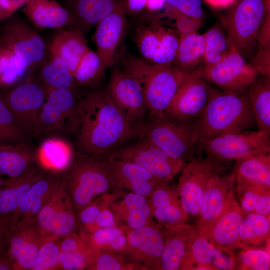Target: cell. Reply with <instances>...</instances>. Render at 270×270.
<instances>
[{
    "label": "cell",
    "mask_w": 270,
    "mask_h": 270,
    "mask_svg": "<svg viewBox=\"0 0 270 270\" xmlns=\"http://www.w3.org/2000/svg\"><path fill=\"white\" fill-rule=\"evenodd\" d=\"M142 124L124 113L106 90H96L77 102L70 134L82 154L102 156L139 138Z\"/></svg>",
    "instance_id": "obj_1"
},
{
    "label": "cell",
    "mask_w": 270,
    "mask_h": 270,
    "mask_svg": "<svg viewBox=\"0 0 270 270\" xmlns=\"http://www.w3.org/2000/svg\"><path fill=\"white\" fill-rule=\"evenodd\" d=\"M256 126L248 90L234 94L210 87L205 108L194 122L198 142L222 134L249 130Z\"/></svg>",
    "instance_id": "obj_2"
},
{
    "label": "cell",
    "mask_w": 270,
    "mask_h": 270,
    "mask_svg": "<svg viewBox=\"0 0 270 270\" xmlns=\"http://www.w3.org/2000/svg\"><path fill=\"white\" fill-rule=\"evenodd\" d=\"M124 70L142 87L149 116H162L172 100L186 72L172 64H156L136 57L124 62Z\"/></svg>",
    "instance_id": "obj_3"
},
{
    "label": "cell",
    "mask_w": 270,
    "mask_h": 270,
    "mask_svg": "<svg viewBox=\"0 0 270 270\" xmlns=\"http://www.w3.org/2000/svg\"><path fill=\"white\" fill-rule=\"evenodd\" d=\"M63 176L76 213L112 191L104 155L82 154L63 172Z\"/></svg>",
    "instance_id": "obj_4"
},
{
    "label": "cell",
    "mask_w": 270,
    "mask_h": 270,
    "mask_svg": "<svg viewBox=\"0 0 270 270\" xmlns=\"http://www.w3.org/2000/svg\"><path fill=\"white\" fill-rule=\"evenodd\" d=\"M194 122H180L164 116H149L141 124L139 138L148 140L174 158L190 162L194 158L198 143Z\"/></svg>",
    "instance_id": "obj_5"
},
{
    "label": "cell",
    "mask_w": 270,
    "mask_h": 270,
    "mask_svg": "<svg viewBox=\"0 0 270 270\" xmlns=\"http://www.w3.org/2000/svg\"><path fill=\"white\" fill-rule=\"evenodd\" d=\"M270 0H237L222 17L229 46H234L243 56H248L257 36Z\"/></svg>",
    "instance_id": "obj_6"
},
{
    "label": "cell",
    "mask_w": 270,
    "mask_h": 270,
    "mask_svg": "<svg viewBox=\"0 0 270 270\" xmlns=\"http://www.w3.org/2000/svg\"><path fill=\"white\" fill-rule=\"evenodd\" d=\"M139 138L104 156L108 160L130 162L142 166L158 183L169 182L186 165L183 161L169 156L148 140Z\"/></svg>",
    "instance_id": "obj_7"
},
{
    "label": "cell",
    "mask_w": 270,
    "mask_h": 270,
    "mask_svg": "<svg viewBox=\"0 0 270 270\" xmlns=\"http://www.w3.org/2000/svg\"><path fill=\"white\" fill-rule=\"evenodd\" d=\"M198 143L206 156L224 162L270 153V136L258 130L222 134Z\"/></svg>",
    "instance_id": "obj_8"
},
{
    "label": "cell",
    "mask_w": 270,
    "mask_h": 270,
    "mask_svg": "<svg viewBox=\"0 0 270 270\" xmlns=\"http://www.w3.org/2000/svg\"><path fill=\"white\" fill-rule=\"evenodd\" d=\"M224 162L212 157L194 158L182 169L178 190L182 208L188 216H198L210 178L226 169Z\"/></svg>",
    "instance_id": "obj_9"
},
{
    "label": "cell",
    "mask_w": 270,
    "mask_h": 270,
    "mask_svg": "<svg viewBox=\"0 0 270 270\" xmlns=\"http://www.w3.org/2000/svg\"><path fill=\"white\" fill-rule=\"evenodd\" d=\"M204 80L214 84L224 92L238 94L248 90L258 76V72L246 62L232 46L220 62L201 68Z\"/></svg>",
    "instance_id": "obj_10"
},
{
    "label": "cell",
    "mask_w": 270,
    "mask_h": 270,
    "mask_svg": "<svg viewBox=\"0 0 270 270\" xmlns=\"http://www.w3.org/2000/svg\"><path fill=\"white\" fill-rule=\"evenodd\" d=\"M36 220L42 242L76 232V212L64 180L44 203Z\"/></svg>",
    "instance_id": "obj_11"
},
{
    "label": "cell",
    "mask_w": 270,
    "mask_h": 270,
    "mask_svg": "<svg viewBox=\"0 0 270 270\" xmlns=\"http://www.w3.org/2000/svg\"><path fill=\"white\" fill-rule=\"evenodd\" d=\"M76 104L72 90L47 88L33 136L70 134Z\"/></svg>",
    "instance_id": "obj_12"
},
{
    "label": "cell",
    "mask_w": 270,
    "mask_h": 270,
    "mask_svg": "<svg viewBox=\"0 0 270 270\" xmlns=\"http://www.w3.org/2000/svg\"><path fill=\"white\" fill-rule=\"evenodd\" d=\"M208 93L209 86L202 75L201 68L186 72L164 116L180 122L195 121L205 108Z\"/></svg>",
    "instance_id": "obj_13"
},
{
    "label": "cell",
    "mask_w": 270,
    "mask_h": 270,
    "mask_svg": "<svg viewBox=\"0 0 270 270\" xmlns=\"http://www.w3.org/2000/svg\"><path fill=\"white\" fill-rule=\"evenodd\" d=\"M0 97L26 134L33 136L46 100V90L36 83L26 81L7 88Z\"/></svg>",
    "instance_id": "obj_14"
},
{
    "label": "cell",
    "mask_w": 270,
    "mask_h": 270,
    "mask_svg": "<svg viewBox=\"0 0 270 270\" xmlns=\"http://www.w3.org/2000/svg\"><path fill=\"white\" fill-rule=\"evenodd\" d=\"M0 44L22 60L28 72L40 66L44 60L43 40L32 28L20 20H10L2 26Z\"/></svg>",
    "instance_id": "obj_15"
},
{
    "label": "cell",
    "mask_w": 270,
    "mask_h": 270,
    "mask_svg": "<svg viewBox=\"0 0 270 270\" xmlns=\"http://www.w3.org/2000/svg\"><path fill=\"white\" fill-rule=\"evenodd\" d=\"M126 30V12L124 4L120 2L116 8L97 24L92 38L104 74L122 54Z\"/></svg>",
    "instance_id": "obj_16"
},
{
    "label": "cell",
    "mask_w": 270,
    "mask_h": 270,
    "mask_svg": "<svg viewBox=\"0 0 270 270\" xmlns=\"http://www.w3.org/2000/svg\"><path fill=\"white\" fill-rule=\"evenodd\" d=\"M126 233V252L143 270H158L164 249V228L155 222L136 228L121 224Z\"/></svg>",
    "instance_id": "obj_17"
},
{
    "label": "cell",
    "mask_w": 270,
    "mask_h": 270,
    "mask_svg": "<svg viewBox=\"0 0 270 270\" xmlns=\"http://www.w3.org/2000/svg\"><path fill=\"white\" fill-rule=\"evenodd\" d=\"M107 92L114 104L127 116L138 123L148 109L138 80L124 68H114L109 79Z\"/></svg>",
    "instance_id": "obj_18"
},
{
    "label": "cell",
    "mask_w": 270,
    "mask_h": 270,
    "mask_svg": "<svg viewBox=\"0 0 270 270\" xmlns=\"http://www.w3.org/2000/svg\"><path fill=\"white\" fill-rule=\"evenodd\" d=\"M246 213L234 192L202 233L218 249L231 251L237 248L240 227Z\"/></svg>",
    "instance_id": "obj_19"
},
{
    "label": "cell",
    "mask_w": 270,
    "mask_h": 270,
    "mask_svg": "<svg viewBox=\"0 0 270 270\" xmlns=\"http://www.w3.org/2000/svg\"><path fill=\"white\" fill-rule=\"evenodd\" d=\"M63 180V172L46 170L31 186L16 208L11 212L14 230L35 220L44 203Z\"/></svg>",
    "instance_id": "obj_20"
},
{
    "label": "cell",
    "mask_w": 270,
    "mask_h": 270,
    "mask_svg": "<svg viewBox=\"0 0 270 270\" xmlns=\"http://www.w3.org/2000/svg\"><path fill=\"white\" fill-rule=\"evenodd\" d=\"M106 160L113 191L126 190L148 198L158 184L149 172L138 164Z\"/></svg>",
    "instance_id": "obj_21"
},
{
    "label": "cell",
    "mask_w": 270,
    "mask_h": 270,
    "mask_svg": "<svg viewBox=\"0 0 270 270\" xmlns=\"http://www.w3.org/2000/svg\"><path fill=\"white\" fill-rule=\"evenodd\" d=\"M148 202L152 218L164 229L185 224L188 218L182 208L178 187L168 182L158 184Z\"/></svg>",
    "instance_id": "obj_22"
},
{
    "label": "cell",
    "mask_w": 270,
    "mask_h": 270,
    "mask_svg": "<svg viewBox=\"0 0 270 270\" xmlns=\"http://www.w3.org/2000/svg\"><path fill=\"white\" fill-rule=\"evenodd\" d=\"M42 242V236L36 219L15 228L8 251L13 270H31Z\"/></svg>",
    "instance_id": "obj_23"
},
{
    "label": "cell",
    "mask_w": 270,
    "mask_h": 270,
    "mask_svg": "<svg viewBox=\"0 0 270 270\" xmlns=\"http://www.w3.org/2000/svg\"><path fill=\"white\" fill-rule=\"evenodd\" d=\"M194 226L185 224L164 229V246L158 270H190L196 266L190 254L189 240Z\"/></svg>",
    "instance_id": "obj_24"
},
{
    "label": "cell",
    "mask_w": 270,
    "mask_h": 270,
    "mask_svg": "<svg viewBox=\"0 0 270 270\" xmlns=\"http://www.w3.org/2000/svg\"><path fill=\"white\" fill-rule=\"evenodd\" d=\"M234 170L228 174L217 172L209 179L194 228L202 232L234 192Z\"/></svg>",
    "instance_id": "obj_25"
},
{
    "label": "cell",
    "mask_w": 270,
    "mask_h": 270,
    "mask_svg": "<svg viewBox=\"0 0 270 270\" xmlns=\"http://www.w3.org/2000/svg\"><path fill=\"white\" fill-rule=\"evenodd\" d=\"M122 191L110 194V204L118 224L130 228L148 226L154 222L148 198L136 193Z\"/></svg>",
    "instance_id": "obj_26"
},
{
    "label": "cell",
    "mask_w": 270,
    "mask_h": 270,
    "mask_svg": "<svg viewBox=\"0 0 270 270\" xmlns=\"http://www.w3.org/2000/svg\"><path fill=\"white\" fill-rule=\"evenodd\" d=\"M24 6V14L38 28H78L70 12L56 0H28Z\"/></svg>",
    "instance_id": "obj_27"
},
{
    "label": "cell",
    "mask_w": 270,
    "mask_h": 270,
    "mask_svg": "<svg viewBox=\"0 0 270 270\" xmlns=\"http://www.w3.org/2000/svg\"><path fill=\"white\" fill-rule=\"evenodd\" d=\"M189 250L191 258L196 265H204L212 270H232L236 258L232 250L222 251L206 238L204 234L194 226L189 240Z\"/></svg>",
    "instance_id": "obj_28"
},
{
    "label": "cell",
    "mask_w": 270,
    "mask_h": 270,
    "mask_svg": "<svg viewBox=\"0 0 270 270\" xmlns=\"http://www.w3.org/2000/svg\"><path fill=\"white\" fill-rule=\"evenodd\" d=\"M89 50L83 32L74 28L60 31L49 46L50 54L62 58L73 76L81 58Z\"/></svg>",
    "instance_id": "obj_29"
},
{
    "label": "cell",
    "mask_w": 270,
    "mask_h": 270,
    "mask_svg": "<svg viewBox=\"0 0 270 270\" xmlns=\"http://www.w3.org/2000/svg\"><path fill=\"white\" fill-rule=\"evenodd\" d=\"M36 150L28 141L0 145V176L18 177L36 165Z\"/></svg>",
    "instance_id": "obj_30"
},
{
    "label": "cell",
    "mask_w": 270,
    "mask_h": 270,
    "mask_svg": "<svg viewBox=\"0 0 270 270\" xmlns=\"http://www.w3.org/2000/svg\"><path fill=\"white\" fill-rule=\"evenodd\" d=\"M46 171L37 164L18 177L6 180L0 190V215L12 212L33 184Z\"/></svg>",
    "instance_id": "obj_31"
},
{
    "label": "cell",
    "mask_w": 270,
    "mask_h": 270,
    "mask_svg": "<svg viewBox=\"0 0 270 270\" xmlns=\"http://www.w3.org/2000/svg\"><path fill=\"white\" fill-rule=\"evenodd\" d=\"M110 194L100 196L76 213L77 233L91 232L98 229L118 226L110 206Z\"/></svg>",
    "instance_id": "obj_32"
},
{
    "label": "cell",
    "mask_w": 270,
    "mask_h": 270,
    "mask_svg": "<svg viewBox=\"0 0 270 270\" xmlns=\"http://www.w3.org/2000/svg\"><path fill=\"white\" fill-rule=\"evenodd\" d=\"M36 159L38 165L46 170L64 172L72 162V148L62 138L50 137L36 150Z\"/></svg>",
    "instance_id": "obj_33"
},
{
    "label": "cell",
    "mask_w": 270,
    "mask_h": 270,
    "mask_svg": "<svg viewBox=\"0 0 270 270\" xmlns=\"http://www.w3.org/2000/svg\"><path fill=\"white\" fill-rule=\"evenodd\" d=\"M119 2L118 0H70L68 11L83 32L112 12Z\"/></svg>",
    "instance_id": "obj_34"
},
{
    "label": "cell",
    "mask_w": 270,
    "mask_h": 270,
    "mask_svg": "<svg viewBox=\"0 0 270 270\" xmlns=\"http://www.w3.org/2000/svg\"><path fill=\"white\" fill-rule=\"evenodd\" d=\"M236 181L270 188V153L236 160Z\"/></svg>",
    "instance_id": "obj_35"
},
{
    "label": "cell",
    "mask_w": 270,
    "mask_h": 270,
    "mask_svg": "<svg viewBox=\"0 0 270 270\" xmlns=\"http://www.w3.org/2000/svg\"><path fill=\"white\" fill-rule=\"evenodd\" d=\"M248 90L258 130L270 136V77L258 76Z\"/></svg>",
    "instance_id": "obj_36"
},
{
    "label": "cell",
    "mask_w": 270,
    "mask_h": 270,
    "mask_svg": "<svg viewBox=\"0 0 270 270\" xmlns=\"http://www.w3.org/2000/svg\"><path fill=\"white\" fill-rule=\"evenodd\" d=\"M90 250L82 242L76 232L60 239L59 269L86 270Z\"/></svg>",
    "instance_id": "obj_37"
},
{
    "label": "cell",
    "mask_w": 270,
    "mask_h": 270,
    "mask_svg": "<svg viewBox=\"0 0 270 270\" xmlns=\"http://www.w3.org/2000/svg\"><path fill=\"white\" fill-rule=\"evenodd\" d=\"M204 44V35L196 30L180 34L177 54L172 64L184 72L192 71L203 60Z\"/></svg>",
    "instance_id": "obj_38"
},
{
    "label": "cell",
    "mask_w": 270,
    "mask_h": 270,
    "mask_svg": "<svg viewBox=\"0 0 270 270\" xmlns=\"http://www.w3.org/2000/svg\"><path fill=\"white\" fill-rule=\"evenodd\" d=\"M78 234L84 244L92 250L126 252V233L121 225Z\"/></svg>",
    "instance_id": "obj_39"
},
{
    "label": "cell",
    "mask_w": 270,
    "mask_h": 270,
    "mask_svg": "<svg viewBox=\"0 0 270 270\" xmlns=\"http://www.w3.org/2000/svg\"><path fill=\"white\" fill-rule=\"evenodd\" d=\"M235 184L238 202L244 212L270 216V188L242 182Z\"/></svg>",
    "instance_id": "obj_40"
},
{
    "label": "cell",
    "mask_w": 270,
    "mask_h": 270,
    "mask_svg": "<svg viewBox=\"0 0 270 270\" xmlns=\"http://www.w3.org/2000/svg\"><path fill=\"white\" fill-rule=\"evenodd\" d=\"M270 231V216L246 212L240 225L237 248L261 244L269 238Z\"/></svg>",
    "instance_id": "obj_41"
},
{
    "label": "cell",
    "mask_w": 270,
    "mask_h": 270,
    "mask_svg": "<svg viewBox=\"0 0 270 270\" xmlns=\"http://www.w3.org/2000/svg\"><path fill=\"white\" fill-rule=\"evenodd\" d=\"M42 64L40 76L48 88H66L74 91L78 84L62 58L50 54L48 60Z\"/></svg>",
    "instance_id": "obj_42"
},
{
    "label": "cell",
    "mask_w": 270,
    "mask_h": 270,
    "mask_svg": "<svg viewBox=\"0 0 270 270\" xmlns=\"http://www.w3.org/2000/svg\"><path fill=\"white\" fill-rule=\"evenodd\" d=\"M166 29L157 24L138 28L134 37L135 42L143 60L152 62L160 46Z\"/></svg>",
    "instance_id": "obj_43"
},
{
    "label": "cell",
    "mask_w": 270,
    "mask_h": 270,
    "mask_svg": "<svg viewBox=\"0 0 270 270\" xmlns=\"http://www.w3.org/2000/svg\"><path fill=\"white\" fill-rule=\"evenodd\" d=\"M1 46L0 87L7 88L18 84L28 71L26 65L19 57Z\"/></svg>",
    "instance_id": "obj_44"
},
{
    "label": "cell",
    "mask_w": 270,
    "mask_h": 270,
    "mask_svg": "<svg viewBox=\"0 0 270 270\" xmlns=\"http://www.w3.org/2000/svg\"><path fill=\"white\" fill-rule=\"evenodd\" d=\"M104 74L98 54L90 49L80 60L74 77L78 85L84 86L98 84Z\"/></svg>",
    "instance_id": "obj_45"
},
{
    "label": "cell",
    "mask_w": 270,
    "mask_h": 270,
    "mask_svg": "<svg viewBox=\"0 0 270 270\" xmlns=\"http://www.w3.org/2000/svg\"><path fill=\"white\" fill-rule=\"evenodd\" d=\"M88 270H138V264L126 262L121 252L91 250Z\"/></svg>",
    "instance_id": "obj_46"
},
{
    "label": "cell",
    "mask_w": 270,
    "mask_h": 270,
    "mask_svg": "<svg viewBox=\"0 0 270 270\" xmlns=\"http://www.w3.org/2000/svg\"><path fill=\"white\" fill-rule=\"evenodd\" d=\"M203 35L205 40L203 54L205 65L216 64L226 56L229 50L226 36L216 26L212 28Z\"/></svg>",
    "instance_id": "obj_47"
},
{
    "label": "cell",
    "mask_w": 270,
    "mask_h": 270,
    "mask_svg": "<svg viewBox=\"0 0 270 270\" xmlns=\"http://www.w3.org/2000/svg\"><path fill=\"white\" fill-rule=\"evenodd\" d=\"M28 136L0 97V145L26 142Z\"/></svg>",
    "instance_id": "obj_48"
},
{
    "label": "cell",
    "mask_w": 270,
    "mask_h": 270,
    "mask_svg": "<svg viewBox=\"0 0 270 270\" xmlns=\"http://www.w3.org/2000/svg\"><path fill=\"white\" fill-rule=\"evenodd\" d=\"M60 240L42 242L31 270H56L59 269Z\"/></svg>",
    "instance_id": "obj_49"
},
{
    "label": "cell",
    "mask_w": 270,
    "mask_h": 270,
    "mask_svg": "<svg viewBox=\"0 0 270 270\" xmlns=\"http://www.w3.org/2000/svg\"><path fill=\"white\" fill-rule=\"evenodd\" d=\"M240 254V268L251 270H269L270 256L268 250L244 248Z\"/></svg>",
    "instance_id": "obj_50"
},
{
    "label": "cell",
    "mask_w": 270,
    "mask_h": 270,
    "mask_svg": "<svg viewBox=\"0 0 270 270\" xmlns=\"http://www.w3.org/2000/svg\"><path fill=\"white\" fill-rule=\"evenodd\" d=\"M179 39L180 35L166 28L160 46L150 62L156 64H172L177 54Z\"/></svg>",
    "instance_id": "obj_51"
},
{
    "label": "cell",
    "mask_w": 270,
    "mask_h": 270,
    "mask_svg": "<svg viewBox=\"0 0 270 270\" xmlns=\"http://www.w3.org/2000/svg\"><path fill=\"white\" fill-rule=\"evenodd\" d=\"M172 8L195 21L200 22L203 16L202 0H166Z\"/></svg>",
    "instance_id": "obj_52"
},
{
    "label": "cell",
    "mask_w": 270,
    "mask_h": 270,
    "mask_svg": "<svg viewBox=\"0 0 270 270\" xmlns=\"http://www.w3.org/2000/svg\"><path fill=\"white\" fill-rule=\"evenodd\" d=\"M13 230L11 213L0 215V254L8 256L10 242Z\"/></svg>",
    "instance_id": "obj_53"
},
{
    "label": "cell",
    "mask_w": 270,
    "mask_h": 270,
    "mask_svg": "<svg viewBox=\"0 0 270 270\" xmlns=\"http://www.w3.org/2000/svg\"><path fill=\"white\" fill-rule=\"evenodd\" d=\"M252 65L261 74L270 77V50L261 47L253 58Z\"/></svg>",
    "instance_id": "obj_54"
},
{
    "label": "cell",
    "mask_w": 270,
    "mask_h": 270,
    "mask_svg": "<svg viewBox=\"0 0 270 270\" xmlns=\"http://www.w3.org/2000/svg\"><path fill=\"white\" fill-rule=\"evenodd\" d=\"M257 40H258L262 48L270 50V8L267 10L260 25Z\"/></svg>",
    "instance_id": "obj_55"
},
{
    "label": "cell",
    "mask_w": 270,
    "mask_h": 270,
    "mask_svg": "<svg viewBox=\"0 0 270 270\" xmlns=\"http://www.w3.org/2000/svg\"><path fill=\"white\" fill-rule=\"evenodd\" d=\"M28 0H0V9L7 18L18 8L25 6Z\"/></svg>",
    "instance_id": "obj_56"
},
{
    "label": "cell",
    "mask_w": 270,
    "mask_h": 270,
    "mask_svg": "<svg viewBox=\"0 0 270 270\" xmlns=\"http://www.w3.org/2000/svg\"><path fill=\"white\" fill-rule=\"evenodd\" d=\"M147 0H126L124 4L126 14H138L146 8Z\"/></svg>",
    "instance_id": "obj_57"
},
{
    "label": "cell",
    "mask_w": 270,
    "mask_h": 270,
    "mask_svg": "<svg viewBox=\"0 0 270 270\" xmlns=\"http://www.w3.org/2000/svg\"><path fill=\"white\" fill-rule=\"evenodd\" d=\"M208 4L214 8H226L232 6L237 0H204Z\"/></svg>",
    "instance_id": "obj_58"
},
{
    "label": "cell",
    "mask_w": 270,
    "mask_h": 270,
    "mask_svg": "<svg viewBox=\"0 0 270 270\" xmlns=\"http://www.w3.org/2000/svg\"><path fill=\"white\" fill-rule=\"evenodd\" d=\"M166 3V0H147L146 8L150 12L161 10Z\"/></svg>",
    "instance_id": "obj_59"
},
{
    "label": "cell",
    "mask_w": 270,
    "mask_h": 270,
    "mask_svg": "<svg viewBox=\"0 0 270 270\" xmlns=\"http://www.w3.org/2000/svg\"><path fill=\"white\" fill-rule=\"evenodd\" d=\"M0 270H13L12 263L8 256L0 254Z\"/></svg>",
    "instance_id": "obj_60"
},
{
    "label": "cell",
    "mask_w": 270,
    "mask_h": 270,
    "mask_svg": "<svg viewBox=\"0 0 270 270\" xmlns=\"http://www.w3.org/2000/svg\"><path fill=\"white\" fill-rule=\"evenodd\" d=\"M6 19V18L0 9V22L5 20Z\"/></svg>",
    "instance_id": "obj_61"
},
{
    "label": "cell",
    "mask_w": 270,
    "mask_h": 270,
    "mask_svg": "<svg viewBox=\"0 0 270 270\" xmlns=\"http://www.w3.org/2000/svg\"><path fill=\"white\" fill-rule=\"evenodd\" d=\"M5 180H6L3 179L2 178V176H0V190L3 186L4 184V182H5Z\"/></svg>",
    "instance_id": "obj_62"
},
{
    "label": "cell",
    "mask_w": 270,
    "mask_h": 270,
    "mask_svg": "<svg viewBox=\"0 0 270 270\" xmlns=\"http://www.w3.org/2000/svg\"><path fill=\"white\" fill-rule=\"evenodd\" d=\"M1 48H2V46H1V44H0V50Z\"/></svg>",
    "instance_id": "obj_63"
}]
</instances>
